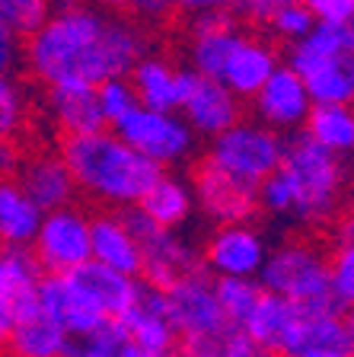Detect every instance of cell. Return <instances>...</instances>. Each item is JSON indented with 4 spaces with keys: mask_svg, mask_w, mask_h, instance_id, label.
<instances>
[{
    "mask_svg": "<svg viewBox=\"0 0 354 357\" xmlns=\"http://www.w3.org/2000/svg\"><path fill=\"white\" fill-rule=\"evenodd\" d=\"M147 54V36L125 16L83 3H64L29 32L26 61L48 86H96L109 77H128Z\"/></svg>",
    "mask_w": 354,
    "mask_h": 357,
    "instance_id": "1",
    "label": "cell"
},
{
    "mask_svg": "<svg viewBox=\"0 0 354 357\" xmlns=\"http://www.w3.org/2000/svg\"><path fill=\"white\" fill-rule=\"evenodd\" d=\"M61 156H64L77 188H83L87 195L105 201V204H115V208L138 204L140 195L163 172L154 160L140 156L115 131L109 134V128L67 137Z\"/></svg>",
    "mask_w": 354,
    "mask_h": 357,
    "instance_id": "2",
    "label": "cell"
},
{
    "mask_svg": "<svg viewBox=\"0 0 354 357\" xmlns=\"http://www.w3.org/2000/svg\"><path fill=\"white\" fill-rule=\"evenodd\" d=\"M278 169L284 172L294 195V211H290L294 223L316 227L339 214L345 195V166L339 153H329L307 134H294L290 141H284Z\"/></svg>",
    "mask_w": 354,
    "mask_h": 357,
    "instance_id": "3",
    "label": "cell"
},
{
    "mask_svg": "<svg viewBox=\"0 0 354 357\" xmlns=\"http://www.w3.org/2000/svg\"><path fill=\"white\" fill-rule=\"evenodd\" d=\"M258 287L290 300L307 312H348L329 284V259L310 243H288L265 255L256 275Z\"/></svg>",
    "mask_w": 354,
    "mask_h": 357,
    "instance_id": "4",
    "label": "cell"
},
{
    "mask_svg": "<svg viewBox=\"0 0 354 357\" xmlns=\"http://www.w3.org/2000/svg\"><path fill=\"white\" fill-rule=\"evenodd\" d=\"M281 156H284V134L262 125L258 119H236L230 128L211 137L207 163H214L217 169L230 172L239 182L258 185L281 166Z\"/></svg>",
    "mask_w": 354,
    "mask_h": 357,
    "instance_id": "5",
    "label": "cell"
},
{
    "mask_svg": "<svg viewBox=\"0 0 354 357\" xmlns=\"http://www.w3.org/2000/svg\"><path fill=\"white\" fill-rule=\"evenodd\" d=\"M121 220H125V227L140 245V275H147L150 287L166 290L176 281H182V278L205 271L198 245L179 236L172 227L154 223L140 208L134 211V204L131 211H125Z\"/></svg>",
    "mask_w": 354,
    "mask_h": 357,
    "instance_id": "6",
    "label": "cell"
},
{
    "mask_svg": "<svg viewBox=\"0 0 354 357\" xmlns=\"http://www.w3.org/2000/svg\"><path fill=\"white\" fill-rule=\"evenodd\" d=\"M115 134L125 144H131L140 156L154 160L160 169L189 163L198 141V134L179 112L147 109V105H134L128 115H121L115 121Z\"/></svg>",
    "mask_w": 354,
    "mask_h": 357,
    "instance_id": "7",
    "label": "cell"
},
{
    "mask_svg": "<svg viewBox=\"0 0 354 357\" xmlns=\"http://www.w3.org/2000/svg\"><path fill=\"white\" fill-rule=\"evenodd\" d=\"M29 245L48 275L77 271L89 261V217L71 204L45 211Z\"/></svg>",
    "mask_w": 354,
    "mask_h": 357,
    "instance_id": "8",
    "label": "cell"
},
{
    "mask_svg": "<svg viewBox=\"0 0 354 357\" xmlns=\"http://www.w3.org/2000/svg\"><path fill=\"white\" fill-rule=\"evenodd\" d=\"M265 255V236L249 220L221 223V230L207 239L201 252V265L214 278H256Z\"/></svg>",
    "mask_w": 354,
    "mask_h": 357,
    "instance_id": "9",
    "label": "cell"
},
{
    "mask_svg": "<svg viewBox=\"0 0 354 357\" xmlns=\"http://www.w3.org/2000/svg\"><path fill=\"white\" fill-rule=\"evenodd\" d=\"M252 109H256L258 121L281 134L300 131L307 115L313 109V99L307 93V83L290 64H278L262 86L252 96Z\"/></svg>",
    "mask_w": 354,
    "mask_h": 357,
    "instance_id": "10",
    "label": "cell"
},
{
    "mask_svg": "<svg viewBox=\"0 0 354 357\" xmlns=\"http://www.w3.org/2000/svg\"><path fill=\"white\" fill-rule=\"evenodd\" d=\"M38 306H42L67 335H83L103 326L109 316L103 312L93 290L77 278V271L67 275H48L38 284Z\"/></svg>",
    "mask_w": 354,
    "mask_h": 357,
    "instance_id": "11",
    "label": "cell"
},
{
    "mask_svg": "<svg viewBox=\"0 0 354 357\" xmlns=\"http://www.w3.org/2000/svg\"><path fill=\"white\" fill-rule=\"evenodd\" d=\"M195 204L217 223H239L258 214V185L239 182L214 163H201L192 182Z\"/></svg>",
    "mask_w": 354,
    "mask_h": 357,
    "instance_id": "12",
    "label": "cell"
},
{
    "mask_svg": "<svg viewBox=\"0 0 354 357\" xmlns=\"http://www.w3.org/2000/svg\"><path fill=\"white\" fill-rule=\"evenodd\" d=\"M163 303H166L170 322L179 338H192V335L211 332V328L227 322L214 297V281L205 271L189 275L182 281H176L172 287H166L163 290Z\"/></svg>",
    "mask_w": 354,
    "mask_h": 357,
    "instance_id": "13",
    "label": "cell"
},
{
    "mask_svg": "<svg viewBox=\"0 0 354 357\" xmlns=\"http://www.w3.org/2000/svg\"><path fill=\"white\" fill-rule=\"evenodd\" d=\"M303 319H307V310L294 306L290 300L278 297V294L262 290L256 306H252L249 316L243 319V328L256 344L278 351L281 357H290L300 351Z\"/></svg>",
    "mask_w": 354,
    "mask_h": 357,
    "instance_id": "14",
    "label": "cell"
},
{
    "mask_svg": "<svg viewBox=\"0 0 354 357\" xmlns=\"http://www.w3.org/2000/svg\"><path fill=\"white\" fill-rule=\"evenodd\" d=\"M182 119L189 121L195 134L201 137H214L223 128H230L236 119H239V96L230 93L217 77H205L195 74L192 86L182 99Z\"/></svg>",
    "mask_w": 354,
    "mask_h": 357,
    "instance_id": "15",
    "label": "cell"
},
{
    "mask_svg": "<svg viewBox=\"0 0 354 357\" xmlns=\"http://www.w3.org/2000/svg\"><path fill=\"white\" fill-rule=\"evenodd\" d=\"M128 80H131V89H134V96H138V105L179 112L185 93H189V86L195 80V70H179L166 58L144 54L128 70Z\"/></svg>",
    "mask_w": 354,
    "mask_h": 357,
    "instance_id": "16",
    "label": "cell"
},
{
    "mask_svg": "<svg viewBox=\"0 0 354 357\" xmlns=\"http://www.w3.org/2000/svg\"><path fill=\"white\" fill-rule=\"evenodd\" d=\"M239 38H243V29H239V22H236V16L230 10L198 13L192 42H189V58H192L195 74L217 77Z\"/></svg>",
    "mask_w": 354,
    "mask_h": 357,
    "instance_id": "17",
    "label": "cell"
},
{
    "mask_svg": "<svg viewBox=\"0 0 354 357\" xmlns=\"http://www.w3.org/2000/svg\"><path fill=\"white\" fill-rule=\"evenodd\" d=\"M118 326L125 328L128 338L138 348H147V351H172V344L179 338L170 322L166 303H163V290L150 287V284H144L140 297L118 316Z\"/></svg>",
    "mask_w": 354,
    "mask_h": 357,
    "instance_id": "18",
    "label": "cell"
},
{
    "mask_svg": "<svg viewBox=\"0 0 354 357\" xmlns=\"http://www.w3.org/2000/svg\"><path fill=\"white\" fill-rule=\"evenodd\" d=\"M278 64H281L278 52H274L272 45L262 42V38L243 36L236 42L233 52H230V58L223 61L217 80H221L230 93H236L239 99H252L256 89L272 77V70Z\"/></svg>",
    "mask_w": 354,
    "mask_h": 357,
    "instance_id": "19",
    "label": "cell"
},
{
    "mask_svg": "<svg viewBox=\"0 0 354 357\" xmlns=\"http://www.w3.org/2000/svg\"><path fill=\"white\" fill-rule=\"evenodd\" d=\"M16 169H20L16 182L42 211L64 208V204H71V198L77 192L74 176H71L61 153H36Z\"/></svg>",
    "mask_w": 354,
    "mask_h": 357,
    "instance_id": "20",
    "label": "cell"
},
{
    "mask_svg": "<svg viewBox=\"0 0 354 357\" xmlns=\"http://www.w3.org/2000/svg\"><path fill=\"white\" fill-rule=\"evenodd\" d=\"M67 338L71 335L36 303L13 316L7 344L13 351V357H58L64 354Z\"/></svg>",
    "mask_w": 354,
    "mask_h": 357,
    "instance_id": "21",
    "label": "cell"
},
{
    "mask_svg": "<svg viewBox=\"0 0 354 357\" xmlns=\"http://www.w3.org/2000/svg\"><path fill=\"white\" fill-rule=\"evenodd\" d=\"M89 259L125 275H140V245L121 217L103 214L89 220Z\"/></svg>",
    "mask_w": 354,
    "mask_h": 357,
    "instance_id": "22",
    "label": "cell"
},
{
    "mask_svg": "<svg viewBox=\"0 0 354 357\" xmlns=\"http://www.w3.org/2000/svg\"><path fill=\"white\" fill-rule=\"evenodd\" d=\"M38 284H42V265L36 255L26 252V245H3L0 249V297L16 312L38 303Z\"/></svg>",
    "mask_w": 354,
    "mask_h": 357,
    "instance_id": "23",
    "label": "cell"
},
{
    "mask_svg": "<svg viewBox=\"0 0 354 357\" xmlns=\"http://www.w3.org/2000/svg\"><path fill=\"white\" fill-rule=\"evenodd\" d=\"M48 112H52L54 125L67 137L109 128L103 119V112H99L93 86H48Z\"/></svg>",
    "mask_w": 354,
    "mask_h": 357,
    "instance_id": "24",
    "label": "cell"
},
{
    "mask_svg": "<svg viewBox=\"0 0 354 357\" xmlns=\"http://www.w3.org/2000/svg\"><path fill=\"white\" fill-rule=\"evenodd\" d=\"M138 208L144 211L154 223H160V227H172V230H176V227H182V223L192 217V211H195L192 182L160 172L154 185L140 195Z\"/></svg>",
    "mask_w": 354,
    "mask_h": 357,
    "instance_id": "25",
    "label": "cell"
},
{
    "mask_svg": "<svg viewBox=\"0 0 354 357\" xmlns=\"http://www.w3.org/2000/svg\"><path fill=\"white\" fill-rule=\"evenodd\" d=\"M45 211L29 195L22 192L20 182L10 176H0V243L3 245H29L36 236Z\"/></svg>",
    "mask_w": 354,
    "mask_h": 357,
    "instance_id": "26",
    "label": "cell"
},
{
    "mask_svg": "<svg viewBox=\"0 0 354 357\" xmlns=\"http://www.w3.org/2000/svg\"><path fill=\"white\" fill-rule=\"evenodd\" d=\"M354 52V32L351 26H332V22H313V29L303 38L290 42L288 64L297 74H303L307 67L319 64V61L332 58H351Z\"/></svg>",
    "mask_w": 354,
    "mask_h": 357,
    "instance_id": "27",
    "label": "cell"
},
{
    "mask_svg": "<svg viewBox=\"0 0 354 357\" xmlns=\"http://www.w3.org/2000/svg\"><path fill=\"white\" fill-rule=\"evenodd\" d=\"M77 278L93 290V297L99 300V306H103V312L109 319H118L140 297V290H144L138 275H125V271H115V268H105L93 259L83 268H77Z\"/></svg>",
    "mask_w": 354,
    "mask_h": 357,
    "instance_id": "28",
    "label": "cell"
},
{
    "mask_svg": "<svg viewBox=\"0 0 354 357\" xmlns=\"http://www.w3.org/2000/svg\"><path fill=\"white\" fill-rule=\"evenodd\" d=\"M300 131L310 141H316L319 147H325L329 153L345 156L354 147V112L351 105L339 102H313Z\"/></svg>",
    "mask_w": 354,
    "mask_h": 357,
    "instance_id": "29",
    "label": "cell"
},
{
    "mask_svg": "<svg viewBox=\"0 0 354 357\" xmlns=\"http://www.w3.org/2000/svg\"><path fill=\"white\" fill-rule=\"evenodd\" d=\"M303 83L313 102H339L351 105L354 99V61L351 58H332L303 70Z\"/></svg>",
    "mask_w": 354,
    "mask_h": 357,
    "instance_id": "30",
    "label": "cell"
},
{
    "mask_svg": "<svg viewBox=\"0 0 354 357\" xmlns=\"http://www.w3.org/2000/svg\"><path fill=\"white\" fill-rule=\"evenodd\" d=\"M134 351H138V344L128 338L118 319H105L93 332L71 335L64 357H134Z\"/></svg>",
    "mask_w": 354,
    "mask_h": 357,
    "instance_id": "31",
    "label": "cell"
},
{
    "mask_svg": "<svg viewBox=\"0 0 354 357\" xmlns=\"http://www.w3.org/2000/svg\"><path fill=\"white\" fill-rule=\"evenodd\" d=\"M252 351L256 342L236 322H223L211 332L192 335L182 344V357H252Z\"/></svg>",
    "mask_w": 354,
    "mask_h": 357,
    "instance_id": "32",
    "label": "cell"
},
{
    "mask_svg": "<svg viewBox=\"0 0 354 357\" xmlns=\"http://www.w3.org/2000/svg\"><path fill=\"white\" fill-rule=\"evenodd\" d=\"M258 294H262V287H258L256 278H214L217 306H221L223 319L236 322V326H243V319L256 306Z\"/></svg>",
    "mask_w": 354,
    "mask_h": 357,
    "instance_id": "33",
    "label": "cell"
},
{
    "mask_svg": "<svg viewBox=\"0 0 354 357\" xmlns=\"http://www.w3.org/2000/svg\"><path fill=\"white\" fill-rule=\"evenodd\" d=\"M329 284L341 306H351L354 300V227L351 220L341 227V243L335 245V255L329 259Z\"/></svg>",
    "mask_w": 354,
    "mask_h": 357,
    "instance_id": "34",
    "label": "cell"
},
{
    "mask_svg": "<svg viewBox=\"0 0 354 357\" xmlns=\"http://www.w3.org/2000/svg\"><path fill=\"white\" fill-rule=\"evenodd\" d=\"M93 93H96V102H99V112H103L105 125H115L121 115H128V112L138 105V96H134L128 77H109V80L96 83Z\"/></svg>",
    "mask_w": 354,
    "mask_h": 357,
    "instance_id": "35",
    "label": "cell"
},
{
    "mask_svg": "<svg viewBox=\"0 0 354 357\" xmlns=\"http://www.w3.org/2000/svg\"><path fill=\"white\" fill-rule=\"evenodd\" d=\"M268 22H272L274 36H281L284 42H297V38H303L307 32L313 29V13L310 7L303 3V0H290V3H281V7H274L272 13L265 16Z\"/></svg>",
    "mask_w": 354,
    "mask_h": 357,
    "instance_id": "36",
    "label": "cell"
},
{
    "mask_svg": "<svg viewBox=\"0 0 354 357\" xmlns=\"http://www.w3.org/2000/svg\"><path fill=\"white\" fill-rule=\"evenodd\" d=\"M52 13V0H0V16L13 26L20 36H29Z\"/></svg>",
    "mask_w": 354,
    "mask_h": 357,
    "instance_id": "37",
    "label": "cell"
},
{
    "mask_svg": "<svg viewBox=\"0 0 354 357\" xmlns=\"http://www.w3.org/2000/svg\"><path fill=\"white\" fill-rule=\"evenodd\" d=\"M26 119V99L22 89L10 74H0V137H13Z\"/></svg>",
    "mask_w": 354,
    "mask_h": 357,
    "instance_id": "38",
    "label": "cell"
},
{
    "mask_svg": "<svg viewBox=\"0 0 354 357\" xmlns=\"http://www.w3.org/2000/svg\"><path fill=\"white\" fill-rule=\"evenodd\" d=\"M310 7L316 22H332V26H351L354 22V0H303Z\"/></svg>",
    "mask_w": 354,
    "mask_h": 357,
    "instance_id": "39",
    "label": "cell"
},
{
    "mask_svg": "<svg viewBox=\"0 0 354 357\" xmlns=\"http://www.w3.org/2000/svg\"><path fill=\"white\" fill-rule=\"evenodd\" d=\"M22 58V42L20 32L0 16V74H13V67Z\"/></svg>",
    "mask_w": 354,
    "mask_h": 357,
    "instance_id": "40",
    "label": "cell"
},
{
    "mask_svg": "<svg viewBox=\"0 0 354 357\" xmlns=\"http://www.w3.org/2000/svg\"><path fill=\"white\" fill-rule=\"evenodd\" d=\"M103 7L112 10H134V13H144V16H160L166 13V0H99Z\"/></svg>",
    "mask_w": 354,
    "mask_h": 357,
    "instance_id": "41",
    "label": "cell"
},
{
    "mask_svg": "<svg viewBox=\"0 0 354 357\" xmlns=\"http://www.w3.org/2000/svg\"><path fill=\"white\" fill-rule=\"evenodd\" d=\"M233 0H166L170 10H182V13H211V10H227Z\"/></svg>",
    "mask_w": 354,
    "mask_h": 357,
    "instance_id": "42",
    "label": "cell"
},
{
    "mask_svg": "<svg viewBox=\"0 0 354 357\" xmlns=\"http://www.w3.org/2000/svg\"><path fill=\"white\" fill-rule=\"evenodd\" d=\"M281 3H290V0H233L230 7H236L246 16H256V20H265L274 7H281Z\"/></svg>",
    "mask_w": 354,
    "mask_h": 357,
    "instance_id": "43",
    "label": "cell"
},
{
    "mask_svg": "<svg viewBox=\"0 0 354 357\" xmlns=\"http://www.w3.org/2000/svg\"><path fill=\"white\" fill-rule=\"evenodd\" d=\"M20 166V153L10 144V137H0V176H10V172Z\"/></svg>",
    "mask_w": 354,
    "mask_h": 357,
    "instance_id": "44",
    "label": "cell"
},
{
    "mask_svg": "<svg viewBox=\"0 0 354 357\" xmlns=\"http://www.w3.org/2000/svg\"><path fill=\"white\" fill-rule=\"evenodd\" d=\"M10 326H13V310H10V306H7V300L0 297V348H3V344H7Z\"/></svg>",
    "mask_w": 354,
    "mask_h": 357,
    "instance_id": "45",
    "label": "cell"
},
{
    "mask_svg": "<svg viewBox=\"0 0 354 357\" xmlns=\"http://www.w3.org/2000/svg\"><path fill=\"white\" fill-rule=\"evenodd\" d=\"M134 357H176L172 351H147V348H138Z\"/></svg>",
    "mask_w": 354,
    "mask_h": 357,
    "instance_id": "46",
    "label": "cell"
},
{
    "mask_svg": "<svg viewBox=\"0 0 354 357\" xmlns=\"http://www.w3.org/2000/svg\"><path fill=\"white\" fill-rule=\"evenodd\" d=\"M252 357H281V354H278V351H272V348H262V344H256Z\"/></svg>",
    "mask_w": 354,
    "mask_h": 357,
    "instance_id": "47",
    "label": "cell"
},
{
    "mask_svg": "<svg viewBox=\"0 0 354 357\" xmlns=\"http://www.w3.org/2000/svg\"><path fill=\"white\" fill-rule=\"evenodd\" d=\"M345 357H351V354H345Z\"/></svg>",
    "mask_w": 354,
    "mask_h": 357,
    "instance_id": "48",
    "label": "cell"
},
{
    "mask_svg": "<svg viewBox=\"0 0 354 357\" xmlns=\"http://www.w3.org/2000/svg\"><path fill=\"white\" fill-rule=\"evenodd\" d=\"M58 357H64V354H58Z\"/></svg>",
    "mask_w": 354,
    "mask_h": 357,
    "instance_id": "49",
    "label": "cell"
}]
</instances>
